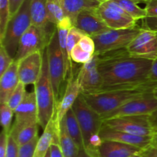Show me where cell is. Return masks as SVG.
I'll return each instance as SVG.
<instances>
[{
	"instance_id": "obj_1",
	"label": "cell",
	"mask_w": 157,
	"mask_h": 157,
	"mask_svg": "<svg viewBox=\"0 0 157 157\" xmlns=\"http://www.w3.org/2000/svg\"><path fill=\"white\" fill-rule=\"evenodd\" d=\"M98 55V69L104 81L100 92L133 87L150 81L153 59L133 56L127 48Z\"/></svg>"
},
{
	"instance_id": "obj_2",
	"label": "cell",
	"mask_w": 157,
	"mask_h": 157,
	"mask_svg": "<svg viewBox=\"0 0 157 157\" xmlns=\"http://www.w3.org/2000/svg\"><path fill=\"white\" fill-rule=\"evenodd\" d=\"M156 87V83L149 81L133 87L121 88L92 94H81L87 104L102 117L131 100L153 93Z\"/></svg>"
},
{
	"instance_id": "obj_3",
	"label": "cell",
	"mask_w": 157,
	"mask_h": 157,
	"mask_svg": "<svg viewBox=\"0 0 157 157\" xmlns=\"http://www.w3.org/2000/svg\"><path fill=\"white\" fill-rule=\"evenodd\" d=\"M72 109L81 126L84 149L92 153L102 142L100 132L104 120L101 115L87 104L81 93L72 106Z\"/></svg>"
},
{
	"instance_id": "obj_4",
	"label": "cell",
	"mask_w": 157,
	"mask_h": 157,
	"mask_svg": "<svg viewBox=\"0 0 157 157\" xmlns=\"http://www.w3.org/2000/svg\"><path fill=\"white\" fill-rule=\"evenodd\" d=\"M42 55V69L39 78L34 85V92L38 106V124L41 128L44 129L49 121L55 116L58 104L49 75L46 49L43 50Z\"/></svg>"
},
{
	"instance_id": "obj_5",
	"label": "cell",
	"mask_w": 157,
	"mask_h": 157,
	"mask_svg": "<svg viewBox=\"0 0 157 157\" xmlns=\"http://www.w3.org/2000/svg\"><path fill=\"white\" fill-rule=\"evenodd\" d=\"M32 26L30 2L25 0L19 9L10 17L4 34L0 37L1 46L12 57L15 58L21 38Z\"/></svg>"
},
{
	"instance_id": "obj_6",
	"label": "cell",
	"mask_w": 157,
	"mask_h": 157,
	"mask_svg": "<svg viewBox=\"0 0 157 157\" xmlns=\"http://www.w3.org/2000/svg\"><path fill=\"white\" fill-rule=\"evenodd\" d=\"M141 30L142 28L137 26L127 29H109L92 37L95 43V54L101 55L110 51L125 49Z\"/></svg>"
},
{
	"instance_id": "obj_7",
	"label": "cell",
	"mask_w": 157,
	"mask_h": 157,
	"mask_svg": "<svg viewBox=\"0 0 157 157\" xmlns=\"http://www.w3.org/2000/svg\"><path fill=\"white\" fill-rule=\"evenodd\" d=\"M48 65L51 81L55 92L57 104L60 101V93L63 83L66 81L64 62L62 52L60 49L58 29L55 31L46 48ZM58 106V105H57Z\"/></svg>"
},
{
	"instance_id": "obj_8",
	"label": "cell",
	"mask_w": 157,
	"mask_h": 157,
	"mask_svg": "<svg viewBox=\"0 0 157 157\" xmlns=\"http://www.w3.org/2000/svg\"><path fill=\"white\" fill-rule=\"evenodd\" d=\"M150 115H125L104 120V124L115 130L142 136H153L155 129L150 121Z\"/></svg>"
},
{
	"instance_id": "obj_9",
	"label": "cell",
	"mask_w": 157,
	"mask_h": 157,
	"mask_svg": "<svg viewBox=\"0 0 157 157\" xmlns=\"http://www.w3.org/2000/svg\"><path fill=\"white\" fill-rule=\"evenodd\" d=\"M52 35L44 29L32 26L21 38L14 60L19 62L28 55L45 49Z\"/></svg>"
},
{
	"instance_id": "obj_10",
	"label": "cell",
	"mask_w": 157,
	"mask_h": 157,
	"mask_svg": "<svg viewBox=\"0 0 157 157\" xmlns=\"http://www.w3.org/2000/svg\"><path fill=\"white\" fill-rule=\"evenodd\" d=\"M157 109V97L150 93L135 99L102 116L103 120L125 115H150Z\"/></svg>"
},
{
	"instance_id": "obj_11",
	"label": "cell",
	"mask_w": 157,
	"mask_h": 157,
	"mask_svg": "<svg viewBox=\"0 0 157 157\" xmlns=\"http://www.w3.org/2000/svg\"><path fill=\"white\" fill-rule=\"evenodd\" d=\"M97 11L109 29H127L136 26V21L113 0L101 3Z\"/></svg>"
},
{
	"instance_id": "obj_12",
	"label": "cell",
	"mask_w": 157,
	"mask_h": 157,
	"mask_svg": "<svg viewBox=\"0 0 157 157\" xmlns=\"http://www.w3.org/2000/svg\"><path fill=\"white\" fill-rule=\"evenodd\" d=\"M77 78L82 94L96 93L101 90L104 81L98 69V55L94 54L90 61L82 64Z\"/></svg>"
},
{
	"instance_id": "obj_13",
	"label": "cell",
	"mask_w": 157,
	"mask_h": 157,
	"mask_svg": "<svg viewBox=\"0 0 157 157\" xmlns=\"http://www.w3.org/2000/svg\"><path fill=\"white\" fill-rule=\"evenodd\" d=\"M133 56L156 59L157 58V33L154 31L142 28L141 32L127 47Z\"/></svg>"
},
{
	"instance_id": "obj_14",
	"label": "cell",
	"mask_w": 157,
	"mask_h": 157,
	"mask_svg": "<svg viewBox=\"0 0 157 157\" xmlns=\"http://www.w3.org/2000/svg\"><path fill=\"white\" fill-rule=\"evenodd\" d=\"M42 52H35L18 62L19 79L25 86L35 85L39 78L42 69Z\"/></svg>"
},
{
	"instance_id": "obj_15",
	"label": "cell",
	"mask_w": 157,
	"mask_h": 157,
	"mask_svg": "<svg viewBox=\"0 0 157 157\" xmlns=\"http://www.w3.org/2000/svg\"><path fill=\"white\" fill-rule=\"evenodd\" d=\"M74 26L85 35L94 37L109 29L97 9H85L77 16Z\"/></svg>"
},
{
	"instance_id": "obj_16",
	"label": "cell",
	"mask_w": 157,
	"mask_h": 157,
	"mask_svg": "<svg viewBox=\"0 0 157 157\" xmlns=\"http://www.w3.org/2000/svg\"><path fill=\"white\" fill-rule=\"evenodd\" d=\"M144 149L111 140H103L96 150L92 152L95 157H131L139 155Z\"/></svg>"
},
{
	"instance_id": "obj_17",
	"label": "cell",
	"mask_w": 157,
	"mask_h": 157,
	"mask_svg": "<svg viewBox=\"0 0 157 157\" xmlns=\"http://www.w3.org/2000/svg\"><path fill=\"white\" fill-rule=\"evenodd\" d=\"M100 137L102 141L111 140V141L120 142V143L137 146L141 149H145L152 145V139H153V136H142V135L127 133L121 131L115 130L104 124L103 125L100 132Z\"/></svg>"
},
{
	"instance_id": "obj_18",
	"label": "cell",
	"mask_w": 157,
	"mask_h": 157,
	"mask_svg": "<svg viewBox=\"0 0 157 157\" xmlns=\"http://www.w3.org/2000/svg\"><path fill=\"white\" fill-rule=\"evenodd\" d=\"M81 93V87L78 83L77 76L75 77L74 73L71 74L67 79L66 89L63 94L62 98L60 99L57 106L55 119L58 125H60L66 113L71 109Z\"/></svg>"
},
{
	"instance_id": "obj_19",
	"label": "cell",
	"mask_w": 157,
	"mask_h": 157,
	"mask_svg": "<svg viewBox=\"0 0 157 157\" xmlns=\"http://www.w3.org/2000/svg\"><path fill=\"white\" fill-rule=\"evenodd\" d=\"M15 119L12 126H19L38 123V106L35 92H27L23 101L14 110Z\"/></svg>"
},
{
	"instance_id": "obj_20",
	"label": "cell",
	"mask_w": 157,
	"mask_h": 157,
	"mask_svg": "<svg viewBox=\"0 0 157 157\" xmlns=\"http://www.w3.org/2000/svg\"><path fill=\"white\" fill-rule=\"evenodd\" d=\"M60 125L58 124L55 115L44 129L42 135L39 137L35 146L34 157H45L53 143H59L58 132Z\"/></svg>"
},
{
	"instance_id": "obj_21",
	"label": "cell",
	"mask_w": 157,
	"mask_h": 157,
	"mask_svg": "<svg viewBox=\"0 0 157 157\" xmlns=\"http://www.w3.org/2000/svg\"><path fill=\"white\" fill-rule=\"evenodd\" d=\"M29 2L32 26L44 29L50 34H53L57 29V26L49 21L47 0H29Z\"/></svg>"
},
{
	"instance_id": "obj_22",
	"label": "cell",
	"mask_w": 157,
	"mask_h": 157,
	"mask_svg": "<svg viewBox=\"0 0 157 157\" xmlns=\"http://www.w3.org/2000/svg\"><path fill=\"white\" fill-rule=\"evenodd\" d=\"M19 83L18 63L15 61L2 75H0V103H7L9 97Z\"/></svg>"
},
{
	"instance_id": "obj_23",
	"label": "cell",
	"mask_w": 157,
	"mask_h": 157,
	"mask_svg": "<svg viewBox=\"0 0 157 157\" xmlns=\"http://www.w3.org/2000/svg\"><path fill=\"white\" fill-rule=\"evenodd\" d=\"M73 26L72 22L67 17L63 20L57 26L58 33V40H59L60 49L62 52L63 58L64 62V71H65V78L68 79L71 74H73V66H72V60L68 54L67 46V36L69 30Z\"/></svg>"
},
{
	"instance_id": "obj_24",
	"label": "cell",
	"mask_w": 157,
	"mask_h": 157,
	"mask_svg": "<svg viewBox=\"0 0 157 157\" xmlns=\"http://www.w3.org/2000/svg\"><path fill=\"white\" fill-rule=\"evenodd\" d=\"M66 15L75 24L78 14L85 9H97L101 2L98 0H61Z\"/></svg>"
},
{
	"instance_id": "obj_25",
	"label": "cell",
	"mask_w": 157,
	"mask_h": 157,
	"mask_svg": "<svg viewBox=\"0 0 157 157\" xmlns=\"http://www.w3.org/2000/svg\"><path fill=\"white\" fill-rule=\"evenodd\" d=\"M38 123H32L19 126H12L9 135H12L18 146L28 144L38 136Z\"/></svg>"
},
{
	"instance_id": "obj_26",
	"label": "cell",
	"mask_w": 157,
	"mask_h": 157,
	"mask_svg": "<svg viewBox=\"0 0 157 157\" xmlns=\"http://www.w3.org/2000/svg\"><path fill=\"white\" fill-rule=\"evenodd\" d=\"M58 138H59V146L62 152L64 157H77L79 152L80 149L75 142L72 139L71 137L69 135L64 120L60 123L59 132H58Z\"/></svg>"
},
{
	"instance_id": "obj_27",
	"label": "cell",
	"mask_w": 157,
	"mask_h": 157,
	"mask_svg": "<svg viewBox=\"0 0 157 157\" xmlns=\"http://www.w3.org/2000/svg\"><path fill=\"white\" fill-rule=\"evenodd\" d=\"M63 120H64L66 129H67L69 135L78 145L80 149H84V139H83L81 126H80L79 123L77 119V117L72 108L66 113Z\"/></svg>"
},
{
	"instance_id": "obj_28",
	"label": "cell",
	"mask_w": 157,
	"mask_h": 157,
	"mask_svg": "<svg viewBox=\"0 0 157 157\" xmlns=\"http://www.w3.org/2000/svg\"><path fill=\"white\" fill-rule=\"evenodd\" d=\"M115 3L122 8L133 19L143 20L147 18V12L145 9L139 6V3L143 2L141 0H113Z\"/></svg>"
},
{
	"instance_id": "obj_29",
	"label": "cell",
	"mask_w": 157,
	"mask_h": 157,
	"mask_svg": "<svg viewBox=\"0 0 157 157\" xmlns=\"http://www.w3.org/2000/svg\"><path fill=\"white\" fill-rule=\"evenodd\" d=\"M47 10L49 21L56 26L67 18L63 8L61 0H47Z\"/></svg>"
},
{
	"instance_id": "obj_30",
	"label": "cell",
	"mask_w": 157,
	"mask_h": 157,
	"mask_svg": "<svg viewBox=\"0 0 157 157\" xmlns=\"http://www.w3.org/2000/svg\"><path fill=\"white\" fill-rule=\"evenodd\" d=\"M0 113H1V125L3 128L2 130L9 134L12 126V117L15 115L14 111L11 109L7 103H1Z\"/></svg>"
},
{
	"instance_id": "obj_31",
	"label": "cell",
	"mask_w": 157,
	"mask_h": 157,
	"mask_svg": "<svg viewBox=\"0 0 157 157\" xmlns=\"http://www.w3.org/2000/svg\"><path fill=\"white\" fill-rule=\"evenodd\" d=\"M27 92H28L25 89V86L20 82L15 90L12 92V94L9 97L7 104L14 111L23 101Z\"/></svg>"
},
{
	"instance_id": "obj_32",
	"label": "cell",
	"mask_w": 157,
	"mask_h": 157,
	"mask_svg": "<svg viewBox=\"0 0 157 157\" xmlns=\"http://www.w3.org/2000/svg\"><path fill=\"white\" fill-rule=\"evenodd\" d=\"M94 55L89 53L88 52L84 50L78 43L75 45L70 54L72 62H75L76 63H81V64H84L90 61L93 58Z\"/></svg>"
},
{
	"instance_id": "obj_33",
	"label": "cell",
	"mask_w": 157,
	"mask_h": 157,
	"mask_svg": "<svg viewBox=\"0 0 157 157\" xmlns=\"http://www.w3.org/2000/svg\"><path fill=\"white\" fill-rule=\"evenodd\" d=\"M10 18L9 0H0V37L2 36Z\"/></svg>"
},
{
	"instance_id": "obj_34",
	"label": "cell",
	"mask_w": 157,
	"mask_h": 157,
	"mask_svg": "<svg viewBox=\"0 0 157 157\" xmlns=\"http://www.w3.org/2000/svg\"><path fill=\"white\" fill-rule=\"evenodd\" d=\"M84 35H85V34H84V32H81L80 29H78V28H76L75 26H73L71 28L67 36V46L69 55H70L72 49L75 47V45L78 44V42L81 40V38H82Z\"/></svg>"
},
{
	"instance_id": "obj_35",
	"label": "cell",
	"mask_w": 157,
	"mask_h": 157,
	"mask_svg": "<svg viewBox=\"0 0 157 157\" xmlns=\"http://www.w3.org/2000/svg\"><path fill=\"white\" fill-rule=\"evenodd\" d=\"M14 62L13 57L9 55L2 46H0V75H2Z\"/></svg>"
},
{
	"instance_id": "obj_36",
	"label": "cell",
	"mask_w": 157,
	"mask_h": 157,
	"mask_svg": "<svg viewBox=\"0 0 157 157\" xmlns=\"http://www.w3.org/2000/svg\"><path fill=\"white\" fill-rule=\"evenodd\" d=\"M39 137H36L28 144L19 146L18 150V157H34L35 146H36Z\"/></svg>"
},
{
	"instance_id": "obj_37",
	"label": "cell",
	"mask_w": 157,
	"mask_h": 157,
	"mask_svg": "<svg viewBox=\"0 0 157 157\" xmlns=\"http://www.w3.org/2000/svg\"><path fill=\"white\" fill-rule=\"evenodd\" d=\"M18 150H19V146L13 137L9 135L6 157H18Z\"/></svg>"
},
{
	"instance_id": "obj_38",
	"label": "cell",
	"mask_w": 157,
	"mask_h": 157,
	"mask_svg": "<svg viewBox=\"0 0 157 157\" xmlns=\"http://www.w3.org/2000/svg\"><path fill=\"white\" fill-rule=\"evenodd\" d=\"M144 9L147 12V17L157 18V0H148Z\"/></svg>"
},
{
	"instance_id": "obj_39",
	"label": "cell",
	"mask_w": 157,
	"mask_h": 157,
	"mask_svg": "<svg viewBox=\"0 0 157 157\" xmlns=\"http://www.w3.org/2000/svg\"><path fill=\"white\" fill-rule=\"evenodd\" d=\"M9 135L7 132L4 130L2 131L0 135V157H6V151L8 147V141H9Z\"/></svg>"
},
{
	"instance_id": "obj_40",
	"label": "cell",
	"mask_w": 157,
	"mask_h": 157,
	"mask_svg": "<svg viewBox=\"0 0 157 157\" xmlns=\"http://www.w3.org/2000/svg\"><path fill=\"white\" fill-rule=\"evenodd\" d=\"M144 29H150V30L157 32V18H150V17H147L144 19Z\"/></svg>"
},
{
	"instance_id": "obj_41",
	"label": "cell",
	"mask_w": 157,
	"mask_h": 157,
	"mask_svg": "<svg viewBox=\"0 0 157 157\" xmlns=\"http://www.w3.org/2000/svg\"><path fill=\"white\" fill-rule=\"evenodd\" d=\"M140 155L143 157H157V146L150 145L141 151Z\"/></svg>"
},
{
	"instance_id": "obj_42",
	"label": "cell",
	"mask_w": 157,
	"mask_h": 157,
	"mask_svg": "<svg viewBox=\"0 0 157 157\" xmlns=\"http://www.w3.org/2000/svg\"><path fill=\"white\" fill-rule=\"evenodd\" d=\"M25 0H9L10 2V17L12 16L19 8L22 6Z\"/></svg>"
},
{
	"instance_id": "obj_43",
	"label": "cell",
	"mask_w": 157,
	"mask_h": 157,
	"mask_svg": "<svg viewBox=\"0 0 157 157\" xmlns=\"http://www.w3.org/2000/svg\"><path fill=\"white\" fill-rule=\"evenodd\" d=\"M51 157H64L62 152L61 150L59 144L53 143L50 148Z\"/></svg>"
},
{
	"instance_id": "obj_44",
	"label": "cell",
	"mask_w": 157,
	"mask_h": 157,
	"mask_svg": "<svg viewBox=\"0 0 157 157\" xmlns=\"http://www.w3.org/2000/svg\"><path fill=\"white\" fill-rule=\"evenodd\" d=\"M150 80L157 84V58L153 60V66H152L150 74Z\"/></svg>"
},
{
	"instance_id": "obj_45",
	"label": "cell",
	"mask_w": 157,
	"mask_h": 157,
	"mask_svg": "<svg viewBox=\"0 0 157 157\" xmlns=\"http://www.w3.org/2000/svg\"><path fill=\"white\" fill-rule=\"evenodd\" d=\"M149 117H150V123H151L152 126H153V129H155V132H156V131H157V109Z\"/></svg>"
},
{
	"instance_id": "obj_46",
	"label": "cell",
	"mask_w": 157,
	"mask_h": 157,
	"mask_svg": "<svg viewBox=\"0 0 157 157\" xmlns=\"http://www.w3.org/2000/svg\"><path fill=\"white\" fill-rule=\"evenodd\" d=\"M77 157H95L90 153V152L87 150L85 149H80L79 152H78V155Z\"/></svg>"
},
{
	"instance_id": "obj_47",
	"label": "cell",
	"mask_w": 157,
	"mask_h": 157,
	"mask_svg": "<svg viewBox=\"0 0 157 157\" xmlns=\"http://www.w3.org/2000/svg\"><path fill=\"white\" fill-rule=\"evenodd\" d=\"M152 144L154 146H157V131H156L154 135H153V139H152Z\"/></svg>"
},
{
	"instance_id": "obj_48",
	"label": "cell",
	"mask_w": 157,
	"mask_h": 157,
	"mask_svg": "<svg viewBox=\"0 0 157 157\" xmlns=\"http://www.w3.org/2000/svg\"><path fill=\"white\" fill-rule=\"evenodd\" d=\"M153 94H154L155 96L157 97V87L154 89V91H153Z\"/></svg>"
},
{
	"instance_id": "obj_49",
	"label": "cell",
	"mask_w": 157,
	"mask_h": 157,
	"mask_svg": "<svg viewBox=\"0 0 157 157\" xmlns=\"http://www.w3.org/2000/svg\"><path fill=\"white\" fill-rule=\"evenodd\" d=\"M45 157H51V152H50V150H49L48 152V153L46 154Z\"/></svg>"
},
{
	"instance_id": "obj_50",
	"label": "cell",
	"mask_w": 157,
	"mask_h": 157,
	"mask_svg": "<svg viewBox=\"0 0 157 157\" xmlns=\"http://www.w3.org/2000/svg\"><path fill=\"white\" fill-rule=\"evenodd\" d=\"M98 1H99L101 3H102V2H106V1H108V0H98Z\"/></svg>"
},
{
	"instance_id": "obj_51",
	"label": "cell",
	"mask_w": 157,
	"mask_h": 157,
	"mask_svg": "<svg viewBox=\"0 0 157 157\" xmlns=\"http://www.w3.org/2000/svg\"><path fill=\"white\" fill-rule=\"evenodd\" d=\"M131 157H143L142 155H140L139 154V155H133V156H131Z\"/></svg>"
},
{
	"instance_id": "obj_52",
	"label": "cell",
	"mask_w": 157,
	"mask_h": 157,
	"mask_svg": "<svg viewBox=\"0 0 157 157\" xmlns=\"http://www.w3.org/2000/svg\"><path fill=\"white\" fill-rule=\"evenodd\" d=\"M141 1H142L143 2H145V3H146L147 1H148V0H141Z\"/></svg>"
},
{
	"instance_id": "obj_53",
	"label": "cell",
	"mask_w": 157,
	"mask_h": 157,
	"mask_svg": "<svg viewBox=\"0 0 157 157\" xmlns=\"http://www.w3.org/2000/svg\"><path fill=\"white\" fill-rule=\"evenodd\" d=\"M156 33H157V32H156Z\"/></svg>"
},
{
	"instance_id": "obj_54",
	"label": "cell",
	"mask_w": 157,
	"mask_h": 157,
	"mask_svg": "<svg viewBox=\"0 0 157 157\" xmlns=\"http://www.w3.org/2000/svg\"></svg>"
}]
</instances>
